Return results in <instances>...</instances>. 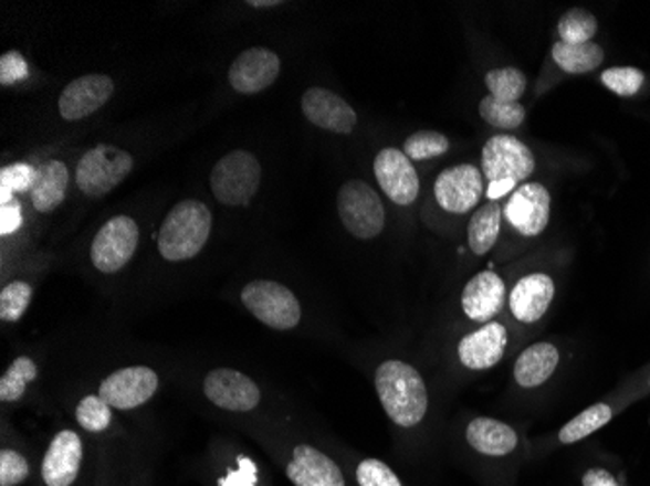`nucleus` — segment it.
I'll return each mask as SVG.
<instances>
[{
	"instance_id": "obj_35",
	"label": "nucleus",
	"mask_w": 650,
	"mask_h": 486,
	"mask_svg": "<svg viewBox=\"0 0 650 486\" xmlns=\"http://www.w3.org/2000/svg\"><path fill=\"white\" fill-rule=\"evenodd\" d=\"M76 422L82 429L88 432H104L112 424V405H107L99 395H86L81 403L76 405Z\"/></svg>"
},
{
	"instance_id": "obj_30",
	"label": "nucleus",
	"mask_w": 650,
	"mask_h": 486,
	"mask_svg": "<svg viewBox=\"0 0 650 486\" xmlns=\"http://www.w3.org/2000/svg\"><path fill=\"white\" fill-rule=\"evenodd\" d=\"M596 32H598V20L585 9L567 10L557 24L559 41L569 45L590 43Z\"/></svg>"
},
{
	"instance_id": "obj_10",
	"label": "nucleus",
	"mask_w": 650,
	"mask_h": 486,
	"mask_svg": "<svg viewBox=\"0 0 650 486\" xmlns=\"http://www.w3.org/2000/svg\"><path fill=\"white\" fill-rule=\"evenodd\" d=\"M203 391L212 405L232 413H248L261 403L258 383L232 368H217L207 373Z\"/></svg>"
},
{
	"instance_id": "obj_23",
	"label": "nucleus",
	"mask_w": 650,
	"mask_h": 486,
	"mask_svg": "<svg viewBox=\"0 0 650 486\" xmlns=\"http://www.w3.org/2000/svg\"><path fill=\"white\" fill-rule=\"evenodd\" d=\"M559 364V350L552 342H536L514 362V380L521 388L534 389L544 385Z\"/></svg>"
},
{
	"instance_id": "obj_24",
	"label": "nucleus",
	"mask_w": 650,
	"mask_h": 486,
	"mask_svg": "<svg viewBox=\"0 0 650 486\" xmlns=\"http://www.w3.org/2000/svg\"><path fill=\"white\" fill-rule=\"evenodd\" d=\"M69 168L59 160L41 163L30 197L38 212H51L65 201Z\"/></svg>"
},
{
	"instance_id": "obj_6",
	"label": "nucleus",
	"mask_w": 650,
	"mask_h": 486,
	"mask_svg": "<svg viewBox=\"0 0 650 486\" xmlns=\"http://www.w3.org/2000/svg\"><path fill=\"white\" fill-rule=\"evenodd\" d=\"M337 211L343 226L358 240H373L386 224L380 194L363 179H349L337 193Z\"/></svg>"
},
{
	"instance_id": "obj_41",
	"label": "nucleus",
	"mask_w": 650,
	"mask_h": 486,
	"mask_svg": "<svg viewBox=\"0 0 650 486\" xmlns=\"http://www.w3.org/2000/svg\"><path fill=\"white\" fill-rule=\"evenodd\" d=\"M583 486H619L606 469H588L583 475Z\"/></svg>"
},
{
	"instance_id": "obj_36",
	"label": "nucleus",
	"mask_w": 650,
	"mask_h": 486,
	"mask_svg": "<svg viewBox=\"0 0 650 486\" xmlns=\"http://www.w3.org/2000/svg\"><path fill=\"white\" fill-rule=\"evenodd\" d=\"M601 82L606 88L621 97H631L641 89L644 74L635 66H614L601 74Z\"/></svg>"
},
{
	"instance_id": "obj_38",
	"label": "nucleus",
	"mask_w": 650,
	"mask_h": 486,
	"mask_svg": "<svg viewBox=\"0 0 650 486\" xmlns=\"http://www.w3.org/2000/svg\"><path fill=\"white\" fill-rule=\"evenodd\" d=\"M32 467L24 455L17 450L0 452V486H18L30 477Z\"/></svg>"
},
{
	"instance_id": "obj_25",
	"label": "nucleus",
	"mask_w": 650,
	"mask_h": 486,
	"mask_svg": "<svg viewBox=\"0 0 650 486\" xmlns=\"http://www.w3.org/2000/svg\"><path fill=\"white\" fill-rule=\"evenodd\" d=\"M501 219H503V209L499 207V203H491V201L473 212L470 226H468V243L475 255H485L491 252L501 232Z\"/></svg>"
},
{
	"instance_id": "obj_7",
	"label": "nucleus",
	"mask_w": 650,
	"mask_h": 486,
	"mask_svg": "<svg viewBox=\"0 0 650 486\" xmlns=\"http://www.w3.org/2000/svg\"><path fill=\"white\" fill-rule=\"evenodd\" d=\"M481 170L489 183L514 181L518 186L536 170V158L528 146L513 135H495L483 146Z\"/></svg>"
},
{
	"instance_id": "obj_39",
	"label": "nucleus",
	"mask_w": 650,
	"mask_h": 486,
	"mask_svg": "<svg viewBox=\"0 0 650 486\" xmlns=\"http://www.w3.org/2000/svg\"><path fill=\"white\" fill-rule=\"evenodd\" d=\"M30 74L24 55L20 51H7L0 57V84L12 86L17 82L25 81Z\"/></svg>"
},
{
	"instance_id": "obj_3",
	"label": "nucleus",
	"mask_w": 650,
	"mask_h": 486,
	"mask_svg": "<svg viewBox=\"0 0 650 486\" xmlns=\"http://www.w3.org/2000/svg\"><path fill=\"white\" fill-rule=\"evenodd\" d=\"M260 186V160L248 150H232L212 168V194L227 207H245L258 194Z\"/></svg>"
},
{
	"instance_id": "obj_32",
	"label": "nucleus",
	"mask_w": 650,
	"mask_h": 486,
	"mask_svg": "<svg viewBox=\"0 0 650 486\" xmlns=\"http://www.w3.org/2000/svg\"><path fill=\"white\" fill-rule=\"evenodd\" d=\"M480 115L483 122L489 123L491 127L496 129H518L524 117H526V109L518 104H501L495 102L493 97H483L480 102Z\"/></svg>"
},
{
	"instance_id": "obj_18",
	"label": "nucleus",
	"mask_w": 650,
	"mask_h": 486,
	"mask_svg": "<svg viewBox=\"0 0 650 486\" xmlns=\"http://www.w3.org/2000/svg\"><path fill=\"white\" fill-rule=\"evenodd\" d=\"M506 345H509L506 327L499 321H489L460 340L458 358L468 370L481 372L503 360Z\"/></svg>"
},
{
	"instance_id": "obj_26",
	"label": "nucleus",
	"mask_w": 650,
	"mask_h": 486,
	"mask_svg": "<svg viewBox=\"0 0 650 486\" xmlns=\"http://www.w3.org/2000/svg\"><path fill=\"white\" fill-rule=\"evenodd\" d=\"M552 57L557 66L569 74L593 73L604 63V51L594 41L583 45H569L557 41L552 49Z\"/></svg>"
},
{
	"instance_id": "obj_42",
	"label": "nucleus",
	"mask_w": 650,
	"mask_h": 486,
	"mask_svg": "<svg viewBox=\"0 0 650 486\" xmlns=\"http://www.w3.org/2000/svg\"><path fill=\"white\" fill-rule=\"evenodd\" d=\"M516 183L514 181H493V183H489L488 187V197L491 203H496V199H501L506 193H511L513 191Z\"/></svg>"
},
{
	"instance_id": "obj_31",
	"label": "nucleus",
	"mask_w": 650,
	"mask_h": 486,
	"mask_svg": "<svg viewBox=\"0 0 650 486\" xmlns=\"http://www.w3.org/2000/svg\"><path fill=\"white\" fill-rule=\"evenodd\" d=\"M450 140L439 130H417L403 142V155L411 162H423L437 156L447 155Z\"/></svg>"
},
{
	"instance_id": "obj_22",
	"label": "nucleus",
	"mask_w": 650,
	"mask_h": 486,
	"mask_svg": "<svg viewBox=\"0 0 650 486\" xmlns=\"http://www.w3.org/2000/svg\"><path fill=\"white\" fill-rule=\"evenodd\" d=\"M465 442L481 455L504 457L513 454L518 446V434L506 422L495 419H473L465 429Z\"/></svg>"
},
{
	"instance_id": "obj_8",
	"label": "nucleus",
	"mask_w": 650,
	"mask_h": 486,
	"mask_svg": "<svg viewBox=\"0 0 650 486\" xmlns=\"http://www.w3.org/2000/svg\"><path fill=\"white\" fill-rule=\"evenodd\" d=\"M137 247V222L130 216L119 214L99 228L90 247V260L102 273L114 275L133 260Z\"/></svg>"
},
{
	"instance_id": "obj_29",
	"label": "nucleus",
	"mask_w": 650,
	"mask_h": 486,
	"mask_svg": "<svg viewBox=\"0 0 650 486\" xmlns=\"http://www.w3.org/2000/svg\"><path fill=\"white\" fill-rule=\"evenodd\" d=\"M35 376H38V364L32 358L18 357L0 378V401L14 403L18 399L24 398L25 388L30 381L35 380Z\"/></svg>"
},
{
	"instance_id": "obj_27",
	"label": "nucleus",
	"mask_w": 650,
	"mask_h": 486,
	"mask_svg": "<svg viewBox=\"0 0 650 486\" xmlns=\"http://www.w3.org/2000/svg\"><path fill=\"white\" fill-rule=\"evenodd\" d=\"M611 421V409L606 403H596V405L588 406L586 411L577 414L573 421L567 422L562 430L557 440L569 446V444H577L586 436H590L596 430L606 426Z\"/></svg>"
},
{
	"instance_id": "obj_20",
	"label": "nucleus",
	"mask_w": 650,
	"mask_h": 486,
	"mask_svg": "<svg viewBox=\"0 0 650 486\" xmlns=\"http://www.w3.org/2000/svg\"><path fill=\"white\" fill-rule=\"evenodd\" d=\"M506 302L503 278L493 271H483L463 286L462 309L465 317L478 324H489L501 314Z\"/></svg>"
},
{
	"instance_id": "obj_13",
	"label": "nucleus",
	"mask_w": 650,
	"mask_h": 486,
	"mask_svg": "<svg viewBox=\"0 0 650 486\" xmlns=\"http://www.w3.org/2000/svg\"><path fill=\"white\" fill-rule=\"evenodd\" d=\"M552 194L542 183H524L518 187L503 209L504 219L526 237H536L549 224Z\"/></svg>"
},
{
	"instance_id": "obj_40",
	"label": "nucleus",
	"mask_w": 650,
	"mask_h": 486,
	"mask_svg": "<svg viewBox=\"0 0 650 486\" xmlns=\"http://www.w3.org/2000/svg\"><path fill=\"white\" fill-rule=\"evenodd\" d=\"M0 207V234H14L22 226V207L18 203L17 197Z\"/></svg>"
},
{
	"instance_id": "obj_16",
	"label": "nucleus",
	"mask_w": 650,
	"mask_h": 486,
	"mask_svg": "<svg viewBox=\"0 0 650 486\" xmlns=\"http://www.w3.org/2000/svg\"><path fill=\"white\" fill-rule=\"evenodd\" d=\"M84 447L74 430H61L51 440L41 462V480L45 486H73L81 473Z\"/></svg>"
},
{
	"instance_id": "obj_11",
	"label": "nucleus",
	"mask_w": 650,
	"mask_h": 486,
	"mask_svg": "<svg viewBox=\"0 0 650 486\" xmlns=\"http://www.w3.org/2000/svg\"><path fill=\"white\" fill-rule=\"evenodd\" d=\"M483 194V176L473 163H458L440 171L434 181V199L452 214H465L480 204Z\"/></svg>"
},
{
	"instance_id": "obj_12",
	"label": "nucleus",
	"mask_w": 650,
	"mask_h": 486,
	"mask_svg": "<svg viewBox=\"0 0 650 486\" xmlns=\"http://www.w3.org/2000/svg\"><path fill=\"white\" fill-rule=\"evenodd\" d=\"M375 176L391 203L399 207L415 203L421 181L413 168V162L399 148H384L375 158Z\"/></svg>"
},
{
	"instance_id": "obj_9",
	"label": "nucleus",
	"mask_w": 650,
	"mask_h": 486,
	"mask_svg": "<svg viewBox=\"0 0 650 486\" xmlns=\"http://www.w3.org/2000/svg\"><path fill=\"white\" fill-rule=\"evenodd\" d=\"M158 373L148 366H127L99 383L98 395L117 411L145 405L158 391Z\"/></svg>"
},
{
	"instance_id": "obj_33",
	"label": "nucleus",
	"mask_w": 650,
	"mask_h": 486,
	"mask_svg": "<svg viewBox=\"0 0 650 486\" xmlns=\"http://www.w3.org/2000/svg\"><path fill=\"white\" fill-rule=\"evenodd\" d=\"M38 178V168L30 163L18 162L7 166L0 171V204L9 203L14 199V193L32 191Z\"/></svg>"
},
{
	"instance_id": "obj_2",
	"label": "nucleus",
	"mask_w": 650,
	"mask_h": 486,
	"mask_svg": "<svg viewBox=\"0 0 650 486\" xmlns=\"http://www.w3.org/2000/svg\"><path fill=\"white\" fill-rule=\"evenodd\" d=\"M211 209L201 201L188 199L176 204L164 219L158 232V252L171 263L193 260L211 235Z\"/></svg>"
},
{
	"instance_id": "obj_21",
	"label": "nucleus",
	"mask_w": 650,
	"mask_h": 486,
	"mask_svg": "<svg viewBox=\"0 0 650 486\" xmlns=\"http://www.w3.org/2000/svg\"><path fill=\"white\" fill-rule=\"evenodd\" d=\"M555 296V283L545 273H532L514 284L509 298L513 316L522 324H536L547 314Z\"/></svg>"
},
{
	"instance_id": "obj_15",
	"label": "nucleus",
	"mask_w": 650,
	"mask_h": 486,
	"mask_svg": "<svg viewBox=\"0 0 650 486\" xmlns=\"http://www.w3.org/2000/svg\"><path fill=\"white\" fill-rule=\"evenodd\" d=\"M281 73V59L275 51L268 47H252L240 53L237 61L228 68L230 86L245 94H260L268 89Z\"/></svg>"
},
{
	"instance_id": "obj_28",
	"label": "nucleus",
	"mask_w": 650,
	"mask_h": 486,
	"mask_svg": "<svg viewBox=\"0 0 650 486\" xmlns=\"http://www.w3.org/2000/svg\"><path fill=\"white\" fill-rule=\"evenodd\" d=\"M489 96L501 104H518L522 94L526 92V76L514 66L493 68L485 74Z\"/></svg>"
},
{
	"instance_id": "obj_4",
	"label": "nucleus",
	"mask_w": 650,
	"mask_h": 486,
	"mask_svg": "<svg viewBox=\"0 0 650 486\" xmlns=\"http://www.w3.org/2000/svg\"><path fill=\"white\" fill-rule=\"evenodd\" d=\"M245 309L258 321L276 331H291L301 324V302L285 284L275 281H252L240 294Z\"/></svg>"
},
{
	"instance_id": "obj_43",
	"label": "nucleus",
	"mask_w": 650,
	"mask_h": 486,
	"mask_svg": "<svg viewBox=\"0 0 650 486\" xmlns=\"http://www.w3.org/2000/svg\"><path fill=\"white\" fill-rule=\"evenodd\" d=\"M281 2H275V0H271V2H261V0H253L250 2V7H279Z\"/></svg>"
},
{
	"instance_id": "obj_5",
	"label": "nucleus",
	"mask_w": 650,
	"mask_h": 486,
	"mask_svg": "<svg viewBox=\"0 0 650 486\" xmlns=\"http://www.w3.org/2000/svg\"><path fill=\"white\" fill-rule=\"evenodd\" d=\"M135 166L133 156L114 145H96L76 166V186L88 197H104L122 186Z\"/></svg>"
},
{
	"instance_id": "obj_17",
	"label": "nucleus",
	"mask_w": 650,
	"mask_h": 486,
	"mask_svg": "<svg viewBox=\"0 0 650 486\" xmlns=\"http://www.w3.org/2000/svg\"><path fill=\"white\" fill-rule=\"evenodd\" d=\"M302 114L319 129L349 135L357 125L355 109L332 89L308 88L302 96Z\"/></svg>"
},
{
	"instance_id": "obj_1",
	"label": "nucleus",
	"mask_w": 650,
	"mask_h": 486,
	"mask_svg": "<svg viewBox=\"0 0 650 486\" xmlns=\"http://www.w3.org/2000/svg\"><path fill=\"white\" fill-rule=\"evenodd\" d=\"M375 385L382 409L394 424L413 429L429 411V391L423 376L401 360H386L378 366Z\"/></svg>"
},
{
	"instance_id": "obj_14",
	"label": "nucleus",
	"mask_w": 650,
	"mask_h": 486,
	"mask_svg": "<svg viewBox=\"0 0 650 486\" xmlns=\"http://www.w3.org/2000/svg\"><path fill=\"white\" fill-rule=\"evenodd\" d=\"M115 82L106 74H86L69 82L59 96V115L65 122H81L96 114L114 96Z\"/></svg>"
},
{
	"instance_id": "obj_19",
	"label": "nucleus",
	"mask_w": 650,
	"mask_h": 486,
	"mask_svg": "<svg viewBox=\"0 0 650 486\" xmlns=\"http://www.w3.org/2000/svg\"><path fill=\"white\" fill-rule=\"evenodd\" d=\"M286 477L294 486H347L339 465L308 444L294 447L286 463Z\"/></svg>"
},
{
	"instance_id": "obj_34",
	"label": "nucleus",
	"mask_w": 650,
	"mask_h": 486,
	"mask_svg": "<svg viewBox=\"0 0 650 486\" xmlns=\"http://www.w3.org/2000/svg\"><path fill=\"white\" fill-rule=\"evenodd\" d=\"M32 302V286L24 281H12L0 292V319L17 324Z\"/></svg>"
},
{
	"instance_id": "obj_37",
	"label": "nucleus",
	"mask_w": 650,
	"mask_h": 486,
	"mask_svg": "<svg viewBox=\"0 0 650 486\" xmlns=\"http://www.w3.org/2000/svg\"><path fill=\"white\" fill-rule=\"evenodd\" d=\"M358 486H403L398 475L380 459H363L357 465Z\"/></svg>"
}]
</instances>
